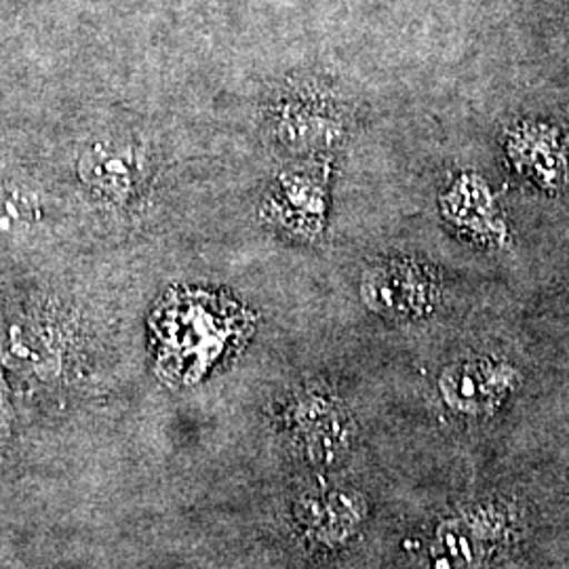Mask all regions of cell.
<instances>
[{
    "instance_id": "1",
    "label": "cell",
    "mask_w": 569,
    "mask_h": 569,
    "mask_svg": "<svg viewBox=\"0 0 569 569\" xmlns=\"http://www.w3.org/2000/svg\"><path fill=\"white\" fill-rule=\"evenodd\" d=\"M439 281L427 266L416 262H390L373 268L366 277L363 296L367 305L385 315L411 317L435 306Z\"/></svg>"
},
{
    "instance_id": "2",
    "label": "cell",
    "mask_w": 569,
    "mask_h": 569,
    "mask_svg": "<svg viewBox=\"0 0 569 569\" xmlns=\"http://www.w3.org/2000/svg\"><path fill=\"white\" fill-rule=\"evenodd\" d=\"M510 161L542 190L557 192L568 182V154L549 124H521L507 140Z\"/></svg>"
},
{
    "instance_id": "3",
    "label": "cell",
    "mask_w": 569,
    "mask_h": 569,
    "mask_svg": "<svg viewBox=\"0 0 569 569\" xmlns=\"http://www.w3.org/2000/svg\"><path fill=\"white\" fill-rule=\"evenodd\" d=\"M443 209L449 222L468 232L493 243L505 241V222L500 220L496 204L489 197L488 186H483L475 176H465L460 182L453 183V188H449Z\"/></svg>"
},
{
    "instance_id": "4",
    "label": "cell",
    "mask_w": 569,
    "mask_h": 569,
    "mask_svg": "<svg viewBox=\"0 0 569 569\" xmlns=\"http://www.w3.org/2000/svg\"><path fill=\"white\" fill-rule=\"evenodd\" d=\"M81 173L84 182L91 188H98L117 197L124 190L129 192V188L136 182V176H138L136 154L124 146H110V143L93 146L82 157Z\"/></svg>"
},
{
    "instance_id": "5",
    "label": "cell",
    "mask_w": 569,
    "mask_h": 569,
    "mask_svg": "<svg viewBox=\"0 0 569 569\" xmlns=\"http://www.w3.org/2000/svg\"><path fill=\"white\" fill-rule=\"evenodd\" d=\"M446 395L449 403H465L468 407L479 406V399L491 403L498 395L505 392L507 378L505 369L493 366H465L449 371L446 378Z\"/></svg>"
},
{
    "instance_id": "6",
    "label": "cell",
    "mask_w": 569,
    "mask_h": 569,
    "mask_svg": "<svg viewBox=\"0 0 569 569\" xmlns=\"http://www.w3.org/2000/svg\"><path fill=\"white\" fill-rule=\"evenodd\" d=\"M37 218L34 197L18 186H0V234L26 230Z\"/></svg>"
}]
</instances>
